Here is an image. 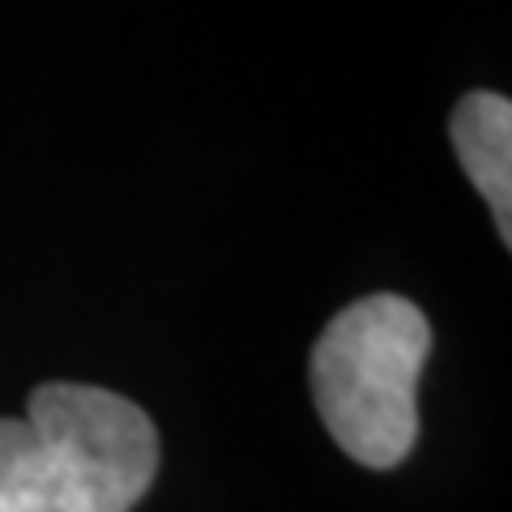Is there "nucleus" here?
I'll use <instances>...</instances> for the list:
<instances>
[{
	"label": "nucleus",
	"mask_w": 512,
	"mask_h": 512,
	"mask_svg": "<svg viewBox=\"0 0 512 512\" xmlns=\"http://www.w3.org/2000/svg\"><path fill=\"white\" fill-rule=\"evenodd\" d=\"M154 474L150 414L99 384H39L0 419V512H128Z\"/></svg>",
	"instance_id": "f257e3e1"
},
{
	"label": "nucleus",
	"mask_w": 512,
	"mask_h": 512,
	"mask_svg": "<svg viewBox=\"0 0 512 512\" xmlns=\"http://www.w3.org/2000/svg\"><path fill=\"white\" fill-rule=\"evenodd\" d=\"M431 325L406 295H367L325 325L312 346V402L346 457L393 470L419 440V376Z\"/></svg>",
	"instance_id": "f03ea898"
},
{
	"label": "nucleus",
	"mask_w": 512,
	"mask_h": 512,
	"mask_svg": "<svg viewBox=\"0 0 512 512\" xmlns=\"http://www.w3.org/2000/svg\"><path fill=\"white\" fill-rule=\"evenodd\" d=\"M457 163L487 197L495 231L512 244V103L495 90H470L448 116Z\"/></svg>",
	"instance_id": "7ed1b4c3"
}]
</instances>
